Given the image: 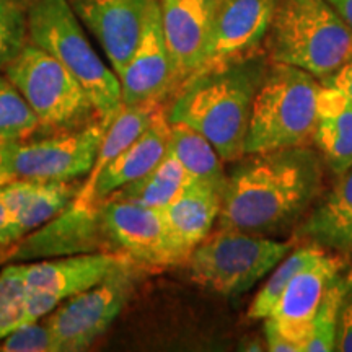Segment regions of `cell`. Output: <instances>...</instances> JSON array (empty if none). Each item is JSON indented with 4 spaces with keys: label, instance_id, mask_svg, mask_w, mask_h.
<instances>
[{
    "label": "cell",
    "instance_id": "cell-1",
    "mask_svg": "<svg viewBox=\"0 0 352 352\" xmlns=\"http://www.w3.org/2000/svg\"><path fill=\"white\" fill-rule=\"evenodd\" d=\"M226 176L219 227L277 235L296 227L323 189L324 162L308 145L246 153Z\"/></svg>",
    "mask_w": 352,
    "mask_h": 352
},
{
    "label": "cell",
    "instance_id": "cell-2",
    "mask_svg": "<svg viewBox=\"0 0 352 352\" xmlns=\"http://www.w3.org/2000/svg\"><path fill=\"white\" fill-rule=\"evenodd\" d=\"M271 60L261 52L197 70L176 88L166 116L214 145L223 162L245 155V140L254 96Z\"/></svg>",
    "mask_w": 352,
    "mask_h": 352
},
{
    "label": "cell",
    "instance_id": "cell-3",
    "mask_svg": "<svg viewBox=\"0 0 352 352\" xmlns=\"http://www.w3.org/2000/svg\"><path fill=\"white\" fill-rule=\"evenodd\" d=\"M264 44L271 63L323 82L352 59V28L328 0H279Z\"/></svg>",
    "mask_w": 352,
    "mask_h": 352
},
{
    "label": "cell",
    "instance_id": "cell-4",
    "mask_svg": "<svg viewBox=\"0 0 352 352\" xmlns=\"http://www.w3.org/2000/svg\"><path fill=\"white\" fill-rule=\"evenodd\" d=\"M28 41L56 57L77 78L104 127L122 108L120 77L91 46L69 0L26 2Z\"/></svg>",
    "mask_w": 352,
    "mask_h": 352
},
{
    "label": "cell",
    "instance_id": "cell-5",
    "mask_svg": "<svg viewBox=\"0 0 352 352\" xmlns=\"http://www.w3.org/2000/svg\"><path fill=\"white\" fill-rule=\"evenodd\" d=\"M320 90L321 82L305 70L270 63L253 101L245 155L314 142Z\"/></svg>",
    "mask_w": 352,
    "mask_h": 352
},
{
    "label": "cell",
    "instance_id": "cell-6",
    "mask_svg": "<svg viewBox=\"0 0 352 352\" xmlns=\"http://www.w3.org/2000/svg\"><path fill=\"white\" fill-rule=\"evenodd\" d=\"M292 246L289 241L219 227L189 254L188 271L201 287L222 297H240L270 274Z\"/></svg>",
    "mask_w": 352,
    "mask_h": 352
},
{
    "label": "cell",
    "instance_id": "cell-7",
    "mask_svg": "<svg viewBox=\"0 0 352 352\" xmlns=\"http://www.w3.org/2000/svg\"><path fill=\"white\" fill-rule=\"evenodd\" d=\"M3 72L19 88L41 126L72 129L95 111L77 78L56 57L32 43L21 47Z\"/></svg>",
    "mask_w": 352,
    "mask_h": 352
},
{
    "label": "cell",
    "instance_id": "cell-8",
    "mask_svg": "<svg viewBox=\"0 0 352 352\" xmlns=\"http://www.w3.org/2000/svg\"><path fill=\"white\" fill-rule=\"evenodd\" d=\"M139 267L126 258L101 283L67 298L46 320L60 352L85 351L121 315L135 290Z\"/></svg>",
    "mask_w": 352,
    "mask_h": 352
},
{
    "label": "cell",
    "instance_id": "cell-9",
    "mask_svg": "<svg viewBox=\"0 0 352 352\" xmlns=\"http://www.w3.org/2000/svg\"><path fill=\"white\" fill-rule=\"evenodd\" d=\"M101 122L34 142H8V170L12 179L43 183H70L87 176L103 140Z\"/></svg>",
    "mask_w": 352,
    "mask_h": 352
},
{
    "label": "cell",
    "instance_id": "cell-10",
    "mask_svg": "<svg viewBox=\"0 0 352 352\" xmlns=\"http://www.w3.org/2000/svg\"><path fill=\"white\" fill-rule=\"evenodd\" d=\"M124 259L118 253L96 252L23 264L26 323L39 321L67 298L101 283Z\"/></svg>",
    "mask_w": 352,
    "mask_h": 352
},
{
    "label": "cell",
    "instance_id": "cell-11",
    "mask_svg": "<svg viewBox=\"0 0 352 352\" xmlns=\"http://www.w3.org/2000/svg\"><path fill=\"white\" fill-rule=\"evenodd\" d=\"M96 252L114 253L104 230L101 202L76 196L63 212L13 243L8 261L21 263Z\"/></svg>",
    "mask_w": 352,
    "mask_h": 352
},
{
    "label": "cell",
    "instance_id": "cell-12",
    "mask_svg": "<svg viewBox=\"0 0 352 352\" xmlns=\"http://www.w3.org/2000/svg\"><path fill=\"white\" fill-rule=\"evenodd\" d=\"M104 230L114 253L140 267L178 266L162 210L132 201H101Z\"/></svg>",
    "mask_w": 352,
    "mask_h": 352
},
{
    "label": "cell",
    "instance_id": "cell-13",
    "mask_svg": "<svg viewBox=\"0 0 352 352\" xmlns=\"http://www.w3.org/2000/svg\"><path fill=\"white\" fill-rule=\"evenodd\" d=\"M118 77L142 38L152 0H69Z\"/></svg>",
    "mask_w": 352,
    "mask_h": 352
},
{
    "label": "cell",
    "instance_id": "cell-14",
    "mask_svg": "<svg viewBox=\"0 0 352 352\" xmlns=\"http://www.w3.org/2000/svg\"><path fill=\"white\" fill-rule=\"evenodd\" d=\"M122 104L162 103L178 88L173 63L162 30L160 6L152 0L142 38L120 76Z\"/></svg>",
    "mask_w": 352,
    "mask_h": 352
},
{
    "label": "cell",
    "instance_id": "cell-15",
    "mask_svg": "<svg viewBox=\"0 0 352 352\" xmlns=\"http://www.w3.org/2000/svg\"><path fill=\"white\" fill-rule=\"evenodd\" d=\"M219 0H158L162 30L178 85L202 67Z\"/></svg>",
    "mask_w": 352,
    "mask_h": 352
},
{
    "label": "cell",
    "instance_id": "cell-16",
    "mask_svg": "<svg viewBox=\"0 0 352 352\" xmlns=\"http://www.w3.org/2000/svg\"><path fill=\"white\" fill-rule=\"evenodd\" d=\"M279 0H219L202 69L259 51ZM196 74V72H195Z\"/></svg>",
    "mask_w": 352,
    "mask_h": 352
},
{
    "label": "cell",
    "instance_id": "cell-17",
    "mask_svg": "<svg viewBox=\"0 0 352 352\" xmlns=\"http://www.w3.org/2000/svg\"><path fill=\"white\" fill-rule=\"evenodd\" d=\"M346 267L344 259L323 252L307 263L290 279L271 315L267 316L289 340L303 346L310 336L311 323L321 298L331 280Z\"/></svg>",
    "mask_w": 352,
    "mask_h": 352
},
{
    "label": "cell",
    "instance_id": "cell-18",
    "mask_svg": "<svg viewBox=\"0 0 352 352\" xmlns=\"http://www.w3.org/2000/svg\"><path fill=\"white\" fill-rule=\"evenodd\" d=\"M222 204V189L191 179L170 204L162 208L175 256L186 263L192 250L212 230Z\"/></svg>",
    "mask_w": 352,
    "mask_h": 352
},
{
    "label": "cell",
    "instance_id": "cell-19",
    "mask_svg": "<svg viewBox=\"0 0 352 352\" xmlns=\"http://www.w3.org/2000/svg\"><path fill=\"white\" fill-rule=\"evenodd\" d=\"M171 124L164 108H158L151 124L124 152L104 166L85 195L78 197L101 202L135 179L142 178L160 164L168 152Z\"/></svg>",
    "mask_w": 352,
    "mask_h": 352
},
{
    "label": "cell",
    "instance_id": "cell-20",
    "mask_svg": "<svg viewBox=\"0 0 352 352\" xmlns=\"http://www.w3.org/2000/svg\"><path fill=\"white\" fill-rule=\"evenodd\" d=\"M78 189L70 183H43L32 179H12L0 184V195L12 214L13 243L43 227L63 212Z\"/></svg>",
    "mask_w": 352,
    "mask_h": 352
},
{
    "label": "cell",
    "instance_id": "cell-21",
    "mask_svg": "<svg viewBox=\"0 0 352 352\" xmlns=\"http://www.w3.org/2000/svg\"><path fill=\"white\" fill-rule=\"evenodd\" d=\"M314 142L324 165L336 176L352 166V98L323 83Z\"/></svg>",
    "mask_w": 352,
    "mask_h": 352
},
{
    "label": "cell",
    "instance_id": "cell-22",
    "mask_svg": "<svg viewBox=\"0 0 352 352\" xmlns=\"http://www.w3.org/2000/svg\"><path fill=\"white\" fill-rule=\"evenodd\" d=\"M297 236L338 253L352 252V166L303 220Z\"/></svg>",
    "mask_w": 352,
    "mask_h": 352
},
{
    "label": "cell",
    "instance_id": "cell-23",
    "mask_svg": "<svg viewBox=\"0 0 352 352\" xmlns=\"http://www.w3.org/2000/svg\"><path fill=\"white\" fill-rule=\"evenodd\" d=\"M162 108L160 103H142V104H122L121 111L111 121V124L104 131L95 164L87 176V182L78 189V195H85L98 175L103 171L109 162H113L120 153L126 151L129 145L139 138L151 124L153 116Z\"/></svg>",
    "mask_w": 352,
    "mask_h": 352
},
{
    "label": "cell",
    "instance_id": "cell-24",
    "mask_svg": "<svg viewBox=\"0 0 352 352\" xmlns=\"http://www.w3.org/2000/svg\"><path fill=\"white\" fill-rule=\"evenodd\" d=\"M168 152L182 164L189 178L223 189L227 175L223 171L222 157L214 145L192 127L182 122L171 124Z\"/></svg>",
    "mask_w": 352,
    "mask_h": 352
},
{
    "label": "cell",
    "instance_id": "cell-25",
    "mask_svg": "<svg viewBox=\"0 0 352 352\" xmlns=\"http://www.w3.org/2000/svg\"><path fill=\"white\" fill-rule=\"evenodd\" d=\"M189 182H191V178H189L186 170L170 152H166V155L152 171L118 189L108 197L120 201H132L138 202V204L148 206V208L162 209L166 204H170Z\"/></svg>",
    "mask_w": 352,
    "mask_h": 352
},
{
    "label": "cell",
    "instance_id": "cell-26",
    "mask_svg": "<svg viewBox=\"0 0 352 352\" xmlns=\"http://www.w3.org/2000/svg\"><path fill=\"white\" fill-rule=\"evenodd\" d=\"M323 252V246L316 243H308L300 246V248H297L296 252L289 253L287 256L271 271L270 279L264 283L263 287L259 289V292L256 294V297L253 298L248 310V318L266 320L267 316L271 315L272 308L276 307L277 300L283 296V292L285 287H287L290 279H292L307 263H310L311 259L316 258Z\"/></svg>",
    "mask_w": 352,
    "mask_h": 352
},
{
    "label": "cell",
    "instance_id": "cell-27",
    "mask_svg": "<svg viewBox=\"0 0 352 352\" xmlns=\"http://www.w3.org/2000/svg\"><path fill=\"white\" fill-rule=\"evenodd\" d=\"M41 122L19 88L0 76V142H21L39 129Z\"/></svg>",
    "mask_w": 352,
    "mask_h": 352
},
{
    "label": "cell",
    "instance_id": "cell-28",
    "mask_svg": "<svg viewBox=\"0 0 352 352\" xmlns=\"http://www.w3.org/2000/svg\"><path fill=\"white\" fill-rule=\"evenodd\" d=\"M352 270L346 274H338L328 285L321 303L316 310L314 323H311L310 336L303 346V352H331L334 351V336H336L338 314L342 296L351 283Z\"/></svg>",
    "mask_w": 352,
    "mask_h": 352
},
{
    "label": "cell",
    "instance_id": "cell-29",
    "mask_svg": "<svg viewBox=\"0 0 352 352\" xmlns=\"http://www.w3.org/2000/svg\"><path fill=\"white\" fill-rule=\"evenodd\" d=\"M26 324L23 264H7L0 271V340Z\"/></svg>",
    "mask_w": 352,
    "mask_h": 352
},
{
    "label": "cell",
    "instance_id": "cell-30",
    "mask_svg": "<svg viewBox=\"0 0 352 352\" xmlns=\"http://www.w3.org/2000/svg\"><path fill=\"white\" fill-rule=\"evenodd\" d=\"M28 39L25 0H0V70L21 51Z\"/></svg>",
    "mask_w": 352,
    "mask_h": 352
},
{
    "label": "cell",
    "instance_id": "cell-31",
    "mask_svg": "<svg viewBox=\"0 0 352 352\" xmlns=\"http://www.w3.org/2000/svg\"><path fill=\"white\" fill-rule=\"evenodd\" d=\"M2 352H60L47 323H26L0 340Z\"/></svg>",
    "mask_w": 352,
    "mask_h": 352
},
{
    "label": "cell",
    "instance_id": "cell-32",
    "mask_svg": "<svg viewBox=\"0 0 352 352\" xmlns=\"http://www.w3.org/2000/svg\"><path fill=\"white\" fill-rule=\"evenodd\" d=\"M334 351L352 352V276L344 296H342L340 314H338Z\"/></svg>",
    "mask_w": 352,
    "mask_h": 352
},
{
    "label": "cell",
    "instance_id": "cell-33",
    "mask_svg": "<svg viewBox=\"0 0 352 352\" xmlns=\"http://www.w3.org/2000/svg\"><path fill=\"white\" fill-rule=\"evenodd\" d=\"M264 336H266L267 351L271 352H302L300 346L292 340H289L285 334L276 327L270 318L264 320Z\"/></svg>",
    "mask_w": 352,
    "mask_h": 352
},
{
    "label": "cell",
    "instance_id": "cell-34",
    "mask_svg": "<svg viewBox=\"0 0 352 352\" xmlns=\"http://www.w3.org/2000/svg\"><path fill=\"white\" fill-rule=\"evenodd\" d=\"M321 83L338 88V90L344 91L347 96L352 98V59L342 65L336 74H333L331 77H328L327 80H323Z\"/></svg>",
    "mask_w": 352,
    "mask_h": 352
},
{
    "label": "cell",
    "instance_id": "cell-35",
    "mask_svg": "<svg viewBox=\"0 0 352 352\" xmlns=\"http://www.w3.org/2000/svg\"><path fill=\"white\" fill-rule=\"evenodd\" d=\"M13 245L12 240V214L0 195V246Z\"/></svg>",
    "mask_w": 352,
    "mask_h": 352
},
{
    "label": "cell",
    "instance_id": "cell-36",
    "mask_svg": "<svg viewBox=\"0 0 352 352\" xmlns=\"http://www.w3.org/2000/svg\"><path fill=\"white\" fill-rule=\"evenodd\" d=\"M12 182L8 170V142H0V184Z\"/></svg>",
    "mask_w": 352,
    "mask_h": 352
},
{
    "label": "cell",
    "instance_id": "cell-37",
    "mask_svg": "<svg viewBox=\"0 0 352 352\" xmlns=\"http://www.w3.org/2000/svg\"><path fill=\"white\" fill-rule=\"evenodd\" d=\"M328 2L331 3L334 10L340 13L342 20L352 28V0H328Z\"/></svg>",
    "mask_w": 352,
    "mask_h": 352
},
{
    "label": "cell",
    "instance_id": "cell-38",
    "mask_svg": "<svg viewBox=\"0 0 352 352\" xmlns=\"http://www.w3.org/2000/svg\"><path fill=\"white\" fill-rule=\"evenodd\" d=\"M10 250H12V245L10 246H0V266H2V264L8 263V256H10Z\"/></svg>",
    "mask_w": 352,
    "mask_h": 352
},
{
    "label": "cell",
    "instance_id": "cell-39",
    "mask_svg": "<svg viewBox=\"0 0 352 352\" xmlns=\"http://www.w3.org/2000/svg\"><path fill=\"white\" fill-rule=\"evenodd\" d=\"M351 253H352V252H351Z\"/></svg>",
    "mask_w": 352,
    "mask_h": 352
}]
</instances>
